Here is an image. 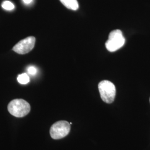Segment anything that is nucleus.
I'll use <instances>...</instances> for the list:
<instances>
[{
  "mask_svg": "<svg viewBox=\"0 0 150 150\" xmlns=\"http://www.w3.org/2000/svg\"><path fill=\"white\" fill-rule=\"evenodd\" d=\"M8 111L16 117H23L30 112L31 106L28 102L23 99H15L8 105Z\"/></svg>",
  "mask_w": 150,
  "mask_h": 150,
  "instance_id": "1",
  "label": "nucleus"
},
{
  "mask_svg": "<svg viewBox=\"0 0 150 150\" xmlns=\"http://www.w3.org/2000/svg\"><path fill=\"white\" fill-rule=\"evenodd\" d=\"M98 87L103 101L107 103H112L116 93V87L112 82L109 81H102L98 83Z\"/></svg>",
  "mask_w": 150,
  "mask_h": 150,
  "instance_id": "2",
  "label": "nucleus"
},
{
  "mask_svg": "<svg viewBox=\"0 0 150 150\" xmlns=\"http://www.w3.org/2000/svg\"><path fill=\"white\" fill-rule=\"evenodd\" d=\"M125 43V38L122 31L120 30H115L110 32L105 45L108 51L115 52L121 48Z\"/></svg>",
  "mask_w": 150,
  "mask_h": 150,
  "instance_id": "3",
  "label": "nucleus"
},
{
  "mask_svg": "<svg viewBox=\"0 0 150 150\" xmlns=\"http://www.w3.org/2000/svg\"><path fill=\"white\" fill-rule=\"evenodd\" d=\"M71 125L66 121H59L54 123L50 130L51 137L54 139H62L69 134Z\"/></svg>",
  "mask_w": 150,
  "mask_h": 150,
  "instance_id": "4",
  "label": "nucleus"
},
{
  "mask_svg": "<svg viewBox=\"0 0 150 150\" xmlns=\"http://www.w3.org/2000/svg\"><path fill=\"white\" fill-rule=\"evenodd\" d=\"M36 38L33 36L25 38L16 44L13 50L17 54H24L30 52L34 47Z\"/></svg>",
  "mask_w": 150,
  "mask_h": 150,
  "instance_id": "5",
  "label": "nucleus"
},
{
  "mask_svg": "<svg viewBox=\"0 0 150 150\" xmlns=\"http://www.w3.org/2000/svg\"><path fill=\"white\" fill-rule=\"evenodd\" d=\"M67 8L74 11L77 10L79 7V3L77 0H59Z\"/></svg>",
  "mask_w": 150,
  "mask_h": 150,
  "instance_id": "6",
  "label": "nucleus"
},
{
  "mask_svg": "<svg viewBox=\"0 0 150 150\" xmlns=\"http://www.w3.org/2000/svg\"><path fill=\"white\" fill-rule=\"evenodd\" d=\"M17 80L18 81V82L22 84V85H26L30 81V77L28 76V75H27V74L26 73H24V74H22L20 75H18L17 76Z\"/></svg>",
  "mask_w": 150,
  "mask_h": 150,
  "instance_id": "7",
  "label": "nucleus"
},
{
  "mask_svg": "<svg viewBox=\"0 0 150 150\" xmlns=\"http://www.w3.org/2000/svg\"><path fill=\"white\" fill-rule=\"evenodd\" d=\"M2 7L4 9L7 11H11L15 8V5L10 1H5L2 4Z\"/></svg>",
  "mask_w": 150,
  "mask_h": 150,
  "instance_id": "8",
  "label": "nucleus"
},
{
  "mask_svg": "<svg viewBox=\"0 0 150 150\" xmlns=\"http://www.w3.org/2000/svg\"><path fill=\"white\" fill-rule=\"evenodd\" d=\"M27 72L30 75H35L37 73V69L35 66H31L28 67Z\"/></svg>",
  "mask_w": 150,
  "mask_h": 150,
  "instance_id": "9",
  "label": "nucleus"
},
{
  "mask_svg": "<svg viewBox=\"0 0 150 150\" xmlns=\"http://www.w3.org/2000/svg\"><path fill=\"white\" fill-rule=\"evenodd\" d=\"M23 2L26 4H29L32 1V0H23Z\"/></svg>",
  "mask_w": 150,
  "mask_h": 150,
  "instance_id": "10",
  "label": "nucleus"
},
{
  "mask_svg": "<svg viewBox=\"0 0 150 150\" xmlns=\"http://www.w3.org/2000/svg\"></svg>",
  "mask_w": 150,
  "mask_h": 150,
  "instance_id": "11",
  "label": "nucleus"
}]
</instances>
